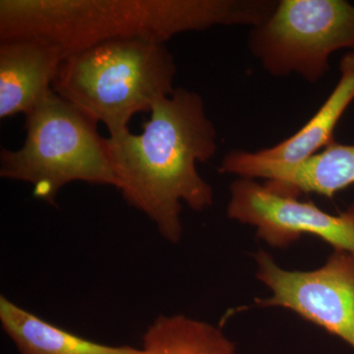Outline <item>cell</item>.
Masks as SVG:
<instances>
[{
	"label": "cell",
	"mask_w": 354,
	"mask_h": 354,
	"mask_svg": "<svg viewBox=\"0 0 354 354\" xmlns=\"http://www.w3.org/2000/svg\"><path fill=\"white\" fill-rule=\"evenodd\" d=\"M141 134L106 138V153L125 201L148 216L171 243L183 236V203L202 212L213 205L197 162L215 155L216 131L197 93L176 88L153 104Z\"/></svg>",
	"instance_id": "cell-1"
},
{
	"label": "cell",
	"mask_w": 354,
	"mask_h": 354,
	"mask_svg": "<svg viewBox=\"0 0 354 354\" xmlns=\"http://www.w3.org/2000/svg\"><path fill=\"white\" fill-rule=\"evenodd\" d=\"M272 0H1L0 41L34 39L65 55L113 39L165 44L214 26L262 25Z\"/></svg>",
	"instance_id": "cell-2"
},
{
	"label": "cell",
	"mask_w": 354,
	"mask_h": 354,
	"mask_svg": "<svg viewBox=\"0 0 354 354\" xmlns=\"http://www.w3.org/2000/svg\"><path fill=\"white\" fill-rule=\"evenodd\" d=\"M176 73L165 44L113 39L69 53L53 90L118 136L129 131L135 114L151 113L157 100L174 92Z\"/></svg>",
	"instance_id": "cell-3"
},
{
	"label": "cell",
	"mask_w": 354,
	"mask_h": 354,
	"mask_svg": "<svg viewBox=\"0 0 354 354\" xmlns=\"http://www.w3.org/2000/svg\"><path fill=\"white\" fill-rule=\"evenodd\" d=\"M97 124L53 91L26 114L24 145L2 149L0 176L31 184L34 196L50 204L74 181L118 188Z\"/></svg>",
	"instance_id": "cell-4"
},
{
	"label": "cell",
	"mask_w": 354,
	"mask_h": 354,
	"mask_svg": "<svg viewBox=\"0 0 354 354\" xmlns=\"http://www.w3.org/2000/svg\"><path fill=\"white\" fill-rule=\"evenodd\" d=\"M251 53L274 77L318 82L332 53L354 50V6L344 0H281L249 36Z\"/></svg>",
	"instance_id": "cell-5"
},
{
	"label": "cell",
	"mask_w": 354,
	"mask_h": 354,
	"mask_svg": "<svg viewBox=\"0 0 354 354\" xmlns=\"http://www.w3.org/2000/svg\"><path fill=\"white\" fill-rule=\"evenodd\" d=\"M256 277L272 295L256 298L259 307L290 309L354 348V256L335 250L313 271H288L271 254H256Z\"/></svg>",
	"instance_id": "cell-6"
},
{
	"label": "cell",
	"mask_w": 354,
	"mask_h": 354,
	"mask_svg": "<svg viewBox=\"0 0 354 354\" xmlns=\"http://www.w3.org/2000/svg\"><path fill=\"white\" fill-rule=\"evenodd\" d=\"M227 216L252 225L269 245L285 248L304 234L315 235L354 256V204L339 215H330L312 202H301L271 189L254 179L230 184Z\"/></svg>",
	"instance_id": "cell-7"
},
{
	"label": "cell",
	"mask_w": 354,
	"mask_h": 354,
	"mask_svg": "<svg viewBox=\"0 0 354 354\" xmlns=\"http://www.w3.org/2000/svg\"><path fill=\"white\" fill-rule=\"evenodd\" d=\"M218 171L241 178H266L271 189L288 196L314 193L333 197L354 184V145L334 143L298 164L270 162L256 153L234 151Z\"/></svg>",
	"instance_id": "cell-8"
},
{
	"label": "cell",
	"mask_w": 354,
	"mask_h": 354,
	"mask_svg": "<svg viewBox=\"0 0 354 354\" xmlns=\"http://www.w3.org/2000/svg\"><path fill=\"white\" fill-rule=\"evenodd\" d=\"M66 55L34 39L0 41V118L28 114L53 92Z\"/></svg>",
	"instance_id": "cell-9"
},
{
	"label": "cell",
	"mask_w": 354,
	"mask_h": 354,
	"mask_svg": "<svg viewBox=\"0 0 354 354\" xmlns=\"http://www.w3.org/2000/svg\"><path fill=\"white\" fill-rule=\"evenodd\" d=\"M0 324L20 354H143L142 348L88 341L46 322L1 295Z\"/></svg>",
	"instance_id": "cell-10"
},
{
	"label": "cell",
	"mask_w": 354,
	"mask_h": 354,
	"mask_svg": "<svg viewBox=\"0 0 354 354\" xmlns=\"http://www.w3.org/2000/svg\"><path fill=\"white\" fill-rule=\"evenodd\" d=\"M341 78L311 120L290 138L256 152L270 162L298 164L334 143V130L342 114L354 101V51L339 64Z\"/></svg>",
	"instance_id": "cell-11"
},
{
	"label": "cell",
	"mask_w": 354,
	"mask_h": 354,
	"mask_svg": "<svg viewBox=\"0 0 354 354\" xmlns=\"http://www.w3.org/2000/svg\"><path fill=\"white\" fill-rule=\"evenodd\" d=\"M143 354H237L221 328L176 314L160 315L143 335Z\"/></svg>",
	"instance_id": "cell-12"
}]
</instances>
